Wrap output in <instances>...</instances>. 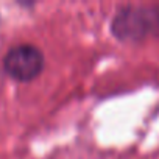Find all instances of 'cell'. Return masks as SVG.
Here are the masks:
<instances>
[{"mask_svg": "<svg viewBox=\"0 0 159 159\" xmlns=\"http://www.w3.org/2000/svg\"><path fill=\"white\" fill-rule=\"evenodd\" d=\"M5 73L19 83H28L41 75L45 66V58L41 48L33 44H19L11 47L3 56Z\"/></svg>", "mask_w": 159, "mask_h": 159, "instance_id": "2", "label": "cell"}, {"mask_svg": "<svg viewBox=\"0 0 159 159\" xmlns=\"http://www.w3.org/2000/svg\"><path fill=\"white\" fill-rule=\"evenodd\" d=\"M114 38L122 42H140L159 36V7L129 5L117 11L111 22Z\"/></svg>", "mask_w": 159, "mask_h": 159, "instance_id": "1", "label": "cell"}]
</instances>
